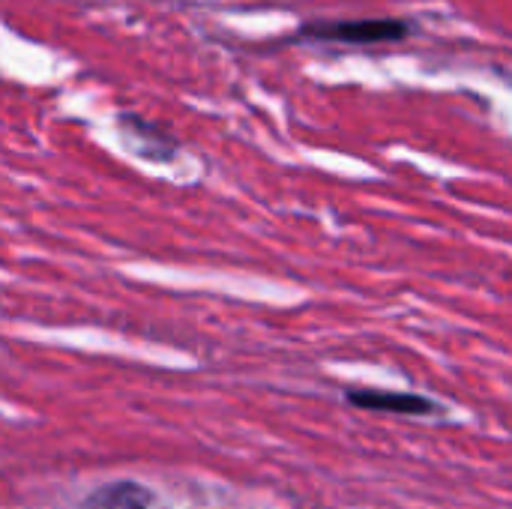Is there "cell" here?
<instances>
[{"instance_id": "277c9868", "label": "cell", "mask_w": 512, "mask_h": 509, "mask_svg": "<svg viewBox=\"0 0 512 509\" xmlns=\"http://www.w3.org/2000/svg\"><path fill=\"white\" fill-rule=\"evenodd\" d=\"M78 509H150V492L138 483H108L84 498Z\"/></svg>"}, {"instance_id": "3957f363", "label": "cell", "mask_w": 512, "mask_h": 509, "mask_svg": "<svg viewBox=\"0 0 512 509\" xmlns=\"http://www.w3.org/2000/svg\"><path fill=\"white\" fill-rule=\"evenodd\" d=\"M120 129H123L126 144L150 162H168L177 150L165 132H159L156 126H150L138 117H120Z\"/></svg>"}, {"instance_id": "7a4b0ae2", "label": "cell", "mask_w": 512, "mask_h": 509, "mask_svg": "<svg viewBox=\"0 0 512 509\" xmlns=\"http://www.w3.org/2000/svg\"><path fill=\"white\" fill-rule=\"evenodd\" d=\"M345 402L360 411L396 414V417H435L441 411L438 402L420 393H393V390H348Z\"/></svg>"}, {"instance_id": "6da1fadb", "label": "cell", "mask_w": 512, "mask_h": 509, "mask_svg": "<svg viewBox=\"0 0 512 509\" xmlns=\"http://www.w3.org/2000/svg\"><path fill=\"white\" fill-rule=\"evenodd\" d=\"M414 33L402 18H354V21H312L300 27V39L339 42V45H393Z\"/></svg>"}]
</instances>
